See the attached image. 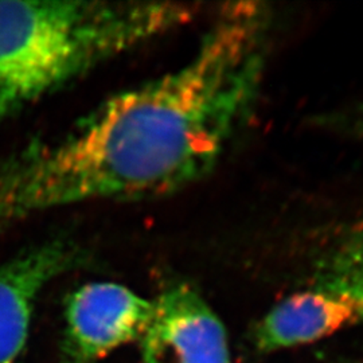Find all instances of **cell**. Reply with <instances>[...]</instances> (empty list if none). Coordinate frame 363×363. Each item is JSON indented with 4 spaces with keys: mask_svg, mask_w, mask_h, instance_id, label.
<instances>
[{
    "mask_svg": "<svg viewBox=\"0 0 363 363\" xmlns=\"http://www.w3.org/2000/svg\"><path fill=\"white\" fill-rule=\"evenodd\" d=\"M269 46L220 13L194 57L117 94L60 140L0 162V230L73 205L169 194L210 172L252 115Z\"/></svg>",
    "mask_w": 363,
    "mask_h": 363,
    "instance_id": "1",
    "label": "cell"
},
{
    "mask_svg": "<svg viewBox=\"0 0 363 363\" xmlns=\"http://www.w3.org/2000/svg\"><path fill=\"white\" fill-rule=\"evenodd\" d=\"M191 15L166 1L0 0V120Z\"/></svg>",
    "mask_w": 363,
    "mask_h": 363,
    "instance_id": "2",
    "label": "cell"
},
{
    "mask_svg": "<svg viewBox=\"0 0 363 363\" xmlns=\"http://www.w3.org/2000/svg\"><path fill=\"white\" fill-rule=\"evenodd\" d=\"M140 340L145 363H230L218 318L183 284L171 286L152 301Z\"/></svg>",
    "mask_w": 363,
    "mask_h": 363,
    "instance_id": "3",
    "label": "cell"
},
{
    "mask_svg": "<svg viewBox=\"0 0 363 363\" xmlns=\"http://www.w3.org/2000/svg\"><path fill=\"white\" fill-rule=\"evenodd\" d=\"M152 301L125 286L91 283L78 288L66 301L67 337L78 361L91 362L143 335Z\"/></svg>",
    "mask_w": 363,
    "mask_h": 363,
    "instance_id": "4",
    "label": "cell"
},
{
    "mask_svg": "<svg viewBox=\"0 0 363 363\" xmlns=\"http://www.w3.org/2000/svg\"><path fill=\"white\" fill-rule=\"evenodd\" d=\"M79 259L77 247L57 238L28 247L0 267V363L19 357L39 294Z\"/></svg>",
    "mask_w": 363,
    "mask_h": 363,
    "instance_id": "5",
    "label": "cell"
},
{
    "mask_svg": "<svg viewBox=\"0 0 363 363\" xmlns=\"http://www.w3.org/2000/svg\"><path fill=\"white\" fill-rule=\"evenodd\" d=\"M363 319V292L350 283L295 294L277 304L256 331L261 350L311 343Z\"/></svg>",
    "mask_w": 363,
    "mask_h": 363,
    "instance_id": "6",
    "label": "cell"
},
{
    "mask_svg": "<svg viewBox=\"0 0 363 363\" xmlns=\"http://www.w3.org/2000/svg\"><path fill=\"white\" fill-rule=\"evenodd\" d=\"M340 121L345 123L342 128L351 130L352 132H355L357 135H359L361 138H363V109L355 112V113H351L350 116L340 118Z\"/></svg>",
    "mask_w": 363,
    "mask_h": 363,
    "instance_id": "7",
    "label": "cell"
}]
</instances>
